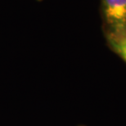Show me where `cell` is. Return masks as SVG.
Segmentation results:
<instances>
[{"mask_svg":"<svg viewBox=\"0 0 126 126\" xmlns=\"http://www.w3.org/2000/svg\"><path fill=\"white\" fill-rule=\"evenodd\" d=\"M105 36L126 34V0H102Z\"/></svg>","mask_w":126,"mask_h":126,"instance_id":"1","label":"cell"},{"mask_svg":"<svg viewBox=\"0 0 126 126\" xmlns=\"http://www.w3.org/2000/svg\"><path fill=\"white\" fill-rule=\"evenodd\" d=\"M110 49L126 63V34L120 36H106Z\"/></svg>","mask_w":126,"mask_h":126,"instance_id":"2","label":"cell"},{"mask_svg":"<svg viewBox=\"0 0 126 126\" xmlns=\"http://www.w3.org/2000/svg\"><path fill=\"white\" fill-rule=\"evenodd\" d=\"M37 1H42V0H37Z\"/></svg>","mask_w":126,"mask_h":126,"instance_id":"3","label":"cell"},{"mask_svg":"<svg viewBox=\"0 0 126 126\" xmlns=\"http://www.w3.org/2000/svg\"><path fill=\"white\" fill-rule=\"evenodd\" d=\"M79 126H85V125H79Z\"/></svg>","mask_w":126,"mask_h":126,"instance_id":"4","label":"cell"}]
</instances>
